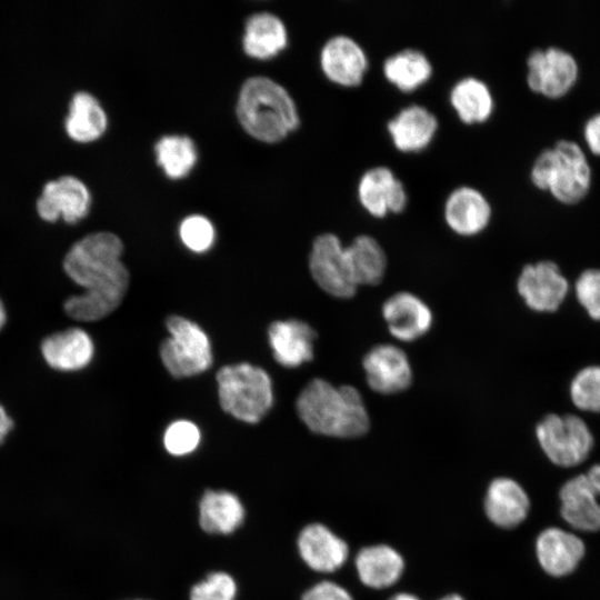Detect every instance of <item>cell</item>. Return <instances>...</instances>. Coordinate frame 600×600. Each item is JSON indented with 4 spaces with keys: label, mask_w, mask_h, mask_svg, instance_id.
<instances>
[{
    "label": "cell",
    "mask_w": 600,
    "mask_h": 600,
    "mask_svg": "<svg viewBox=\"0 0 600 600\" xmlns=\"http://www.w3.org/2000/svg\"><path fill=\"white\" fill-rule=\"evenodd\" d=\"M297 413L313 433L351 439L367 433L370 418L361 393L352 386H333L316 378L301 390Z\"/></svg>",
    "instance_id": "2"
},
{
    "label": "cell",
    "mask_w": 600,
    "mask_h": 600,
    "mask_svg": "<svg viewBox=\"0 0 600 600\" xmlns=\"http://www.w3.org/2000/svg\"><path fill=\"white\" fill-rule=\"evenodd\" d=\"M309 269L314 282L332 297L348 299L357 291L346 247L332 232H323L314 238L309 254Z\"/></svg>",
    "instance_id": "9"
},
{
    "label": "cell",
    "mask_w": 600,
    "mask_h": 600,
    "mask_svg": "<svg viewBox=\"0 0 600 600\" xmlns=\"http://www.w3.org/2000/svg\"><path fill=\"white\" fill-rule=\"evenodd\" d=\"M537 440L548 459L559 467L583 462L593 447V436L583 419L574 414L546 416L536 427Z\"/></svg>",
    "instance_id": "7"
},
{
    "label": "cell",
    "mask_w": 600,
    "mask_h": 600,
    "mask_svg": "<svg viewBox=\"0 0 600 600\" xmlns=\"http://www.w3.org/2000/svg\"><path fill=\"white\" fill-rule=\"evenodd\" d=\"M244 514L239 498L224 490H207L199 503V523L209 533H232L242 524Z\"/></svg>",
    "instance_id": "25"
},
{
    "label": "cell",
    "mask_w": 600,
    "mask_h": 600,
    "mask_svg": "<svg viewBox=\"0 0 600 600\" xmlns=\"http://www.w3.org/2000/svg\"><path fill=\"white\" fill-rule=\"evenodd\" d=\"M156 154L166 174L173 179L184 177L197 161L193 141L181 134L163 136L156 144Z\"/></svg>",
    "instance_id": "31"
},
{
    "label": "cell",
    "mask_w": 600,
    "mask_h": 600,
    "mask_svg": "<svg viewBox=\"0 0 600 600\" xmlns=\"http://www.w3.org/2000/svg\"><path fill=\"white\" fill-rule=\"evenodd\" d=\"M67 133L77 141L88 142L99 138L107 127V114L99 101L89 92L73 94L64 122Z\"/></svg>",
    "instance_id": "29"
},
{
    "label": "cell",
    "mask_w": 600,
    "mask_h": 600,
    "mask_svg": "<svg viewBox=\"0 0 600 600\" xmlns=\"http://www.w3.org/2000/svg\"><path fill=\"white\" fill-rule=\"evenodd\" d=\"M357 192L362 207L374 217L400 212L408 201L403 182L387 166L367 169L359 179Z\"/></svg>",
    "instance_id": "15"
},
{
    "label": "cell",
    "mask_w": 600,
    "mask_h": 600,
    "mask_svg": "<svg viewBox=\"0 0 600 600\" xmlns=\"http://www.w3.org/2000/svg\"><path fill=\"white\" fill-rule=\"evenodd\" d=\"M584 552V543L577 534L557 527L542 530L536 541L538 562L552 577L571 573Z\"/></svg>",
    "instance_id": "18"
},
{
    "label": "cell",
    "mask_w": 600,
    "mask_h": 600,
    "mask_svg": "<svg viewBox=\"0 0 600 600\" xmlns=\"http://www.w3.org/2000/svg\"><path fill=\"white\" fill-rule=\"evenodd\" d=\"M587 474L569 479L560 489V513L572 528L594 532L600 530V503Z\"/></svg>",
    "instance_id": "21"
},
{
    "label": "cell",
    "mask_w": 600,
    "mask_h": 600,
    "mask_svg": "<svg viewBox=\"0 0 600 600\" xmlns=\"http://www.w3.org/2000/svg\"><path fill=\"white\" fill-rule=\"evenodd\" d=\"M301 600H354L351 593L342 586L323 580L310 587Z\"/></svg>",
    "instance_id": "37"
},
{
    "label": "cell",
    "mask_w": 600,
    "mask_h": 600,
    "mask_svg": "<svg viewBox=\"0 0 600 600\" xmlns=\"http://www.w3.org/2000/svg\"><path fill=\"white\" fill-rule=\"evenodd\" d=\"M169 337L160 346V358L174 378H188L208 370L212 363L206 332L193 321L172 314L167 318Z\"/></svg>",
    "instance_id": "6"
},
{
    "label": "cell",
    "mask_w": 600,
    "mask_h": 600,
    "mask_svg": "<svg viewBox=\"0 0 600 600\" xmlns=\"http://www.w3.org/2000/svg\"><path fill=\"white\" fill-rule=\"evenodd\" d=\"M583 139L590 152L600 157V112L591 116L586 121Z\"/></svg>",
    "instance_id": "38"
},
{
    "label": "cell",
    "mask_w": 600,
    "mask_h": 600,
    "mask_svg": "<svg viewBox=\"0 0 600 600\" xmlns=\"http://www.w3.org/2000/svg\"><path fill=\"white\" fill-rule=\"evenodd\" d=\"M484 512L497 527L511 529L527 518L530 499L516 480L507 477L493 479L486 491Z\"/></svg>",
    "instance_id": "20"
},
{
    "label": "cell",
    "mask_w": 600,
    "mask_h": 600,
    "mask_svg": "<svg viewBox=\"0 0 600 600\" xmlns=\"http://www.w3.org/2000/svg\"><path fill=\"white\" fill-rule=\"evenodd\" d=\"M532 184L563 204L583 200L591 188V167L582 148L562 139L542 150L532 163Z\"/></svg>",
    "instance_id": "4"
},
{
    "label": "cell",
    "mask_w": 600,
    "mask_h": 600,
    "mask_svg": "<svg viewBox=\"0 0 600 600\" xmlns=\"http://www.w3.org/2000/svg\"><path fill=\"white\" fill-rule=\"evenodd\" d=\"M517 289L530 309L553 312L562 304L569 282L554 262L543 260L523 267Z\"/></svg>",
    "instance_id": "10"
},
{
    "label": "cell",
    "mask_w": 600,
    "mask_h": 600,
    "mask_svg": "<svg viewBox=\"0 0 600 600\" xmlns=\"http://www.w3.org/2000/svg\"><path fill=\"white\" fill-rule=\"evenodd\" d=\"M12 420L7 414L4 408L0 404V443L12 428Z\"/></svg>",
    "instance_id": "39"
},
{
    "label": "cell",
    "mask_w": 600,
    "mask_h": 600,
    "mask_svg": "<svg viewBox=\"0 0 600 600\" xmlns=\"http://www.w3.org/2000/svg\"><path fill=\"white\" fill-rule=\"evenodd\" d=\"M237 584L227 572L217 571L194 584L190 591V600H234Z\"/></svg>",
    "instance_id": "33"
},
{
    "label": "cell",
    "mask_w": 600,
    "mask_h": 600,
    "mask_svg": "<svg viewBox=\"0 0 600 600\" xmlns=\"http://www.w3.org/2000/svg\"><path fill=\"white\" fill-rule=\"evenodd\" d=\"M217 382L222 410L238 420L257 423L272 407V381L260 367L247 362L224 366Z\"/></svg>",
    "instance_id": "5"
},
{
    "label": "cell",
    "mask_w": 600,
    "mask_h": 600,
    "mask_svg": "<svg viewBox=\"0 0 600 600\" xmlns=\"http://www.w3.org/2000/svg\"><path fill=\"white\" fill-rule=\"evenodd\" d=\"M180 238L192 251L208 250L214 240V229L209 219L200 214L187 217L180 224Z\"/></svg>",
    "instance_id": "35"
},
{
    "label": "cell",
    "mask_w": 600,
    "mask_h": 600,
    "mask_svg": "<svg viewBox=\"0 0 600 600\" xmlns=\"http://www.w3.org/2000/svg\"><path fill=\"white\" fill-rule=\"evenodd\" d=\"M586 474L596 492L600 494V463L593 464Z\"/></svg>",
    "instance_id": "40"
},
{
    "label": "cell",
    "mask_w": 600,
    "mask_h": 600,
    "mask_svg": "<svg viewBox=\"0 0 600 600\" xmlns=\"http://www.w3.org/2000/svg\"><path fill=\"white\" fill-rule=\"evenodd\" d=\"M368 386L378 393L404 391L412 382V369L406 352L383 343L372 347L362 360Z\"/></svg>",
    "instance_id": "11"
},
{
    "label": "cell",
    "mask_w": 600,
    "mask_h": 600,
    "mask_svg": "<svg viewBox=\"0 0 600 600\" xmlns=\"http://www.w3.org/2000/svg\"><path fill=\"white\" fill-rule=\"evenodd\" d=\"M447 224L458 234L474 236L487 228L492 209L477 188L460 186L447 197L443 208Z\"/></svg>",
    "instance_id": "19"
},
{
    "label": "cell",
    "mask_w": 600,
    "mask_h": 600,
    "mask_svg": "<svg viewBox=\"0 0 600 600\" xmlns=\"http://www.w3.org/2000/svg\"><path fill=\"white\" fill-rule=\"evenodd\" d=\"M123 244L111 232H96L76 242L63 268L84 292L64 302L66 313L80 321H97L113 312L129 288V272L121 261Z\"/></svg>",
    "instance_id": "1"
},
{
    "label": "cell",
    "mask_w": 600,
    "mask_h": 600,
    "mask_svg": "<svg viewBox=\"0 0 600 600\" xmlns=\"http://www.w3.org/2000/svg\"><path fill=\"white\" fill-rule=\"evenodd\" d=\"M382 70L390 82L408 91L416 89L430 78L432 64L421 50L406 48L386 58Z\"/></svg>",
    "instance_id": "30"
},
{
    "label": "cell",
    "mask_w": 600,
    "mask_h": 600,
    "mask_svg": "<svg viewBox=\"0 0 600 600\" xmlns=\"http://www.w3.org/2000/svg\"><path fill=\"white\" fill-rule=\"evenodd\" d=\"M450 102L466 123L484 122L491 117L494 108L489 86L472 76L463 77L452 86Z\"/></svg>",
    "instance_id": "28"
},
{
    "label": "cell",
    "mask_w": 600,
    "mask_h": 600,
    "mask_svg": "<svg viewBox=\"0 0 600 600\" xmlns=\"http://www.w3.org/2000/svg\"><path fill=\"white\" fill-rule=\"evenodd\" d=\"M346 254L351 278L357 287L376 286L387 270V256L379 241L369 236L356 237L346 246Z\"/></svg>",
    "instance_id": "27"
},
{
    "label": "cell",
    "mask_w": 600,
    "mask_h": 600,
    "mask_svg": "<svg viewBox=\"0 0 600 600\" xmlns=\"http://www.w3.org/2000/svg\"><path fill=\"white\" fill-rule=\"evenodd\" d=\"M268 339L274 360L286 368H298L313 359L317 333L298 319L278 320L270 324Z\"/></svg>",
    "instance_id": "17"
},
{
    "label": "cell",
    "mask_w": 600,
    "mask_h": 600,
    "mask_svg": "<svg viewBox=\"0 0 600 600\" xmlns=\"http://www.w3.org/2000/svg\"><path fill=\"white\" fill-rule=\"evenodd\" d=\"M389 332L403 342L424 336L432 326L430 308L416 294L407 291L390 296L382 306Z\"/></svg>",
    "instance_id": "16"
},
{
    "label": "cell",
    "mask_w": 600,
    "mask_h": 600,
    "mask_svg": "<svg viewBox=\"0 0 600 600\" xmlns=\"http://www.w3.org/2000/svg\"><path fill=\"white\" fill-rule=\"evenodd\" d=\"M288 43L283 21L271 12H258L246 22L243 49L247 54L267 59L281 51Z\"/></svg>",
    "instance_id": "26"
},
{
    "label": "cell",
    "mask_w": 600,
    "mask_h": 600,
    "mask_svg": "<svg viewBox=\"0 0 600 600\" xmlns=\"http://www.w3.org/2000/svg\"><path fill=\"white\" fill-rule=\"evenodd\" d=\"M389 600H421V599L412 593L399 592L392 596Z\"/></svg>",
    "instance_id": "41"
},
{
    "label": "cell",
    "mask_w": 600,
    "mask_h": 600,
    "mask_svg": "<svg viewBox=\"0 0 600 600\" xmlns=\"http://www.w3.org/2000/svg\"><path fill=\"white\" fill-rule=\"evenodd\" d=\"M438 126L436 114L418 103L400 109L387 124L392 142L402 151H417L427 147Z\"/></svg>",
    "instance_id": "23"
},
{
    "label": "cell",
    "mask_w": 600,
    "mask_h": 600,
    "mask_svg": "<svg viewBox=\"0 0 600 600\" xmlns=\"http://www.w3.org/2000/svg\"><path fill=\"white\" fill-rule=\"evenodd\" d=\"M237 114L248 133L266 142L283 139L300 122L297 104L288 90L264 76L251 77L243 82Z\"/></svg>",
    "instance_id": "3"
},
{
    "label": "cell",
    "mask_w": 600,
    "mask_h": 600,
    "mask_svg": "<svg viewBox=\"0 0 600 600\" xmlns=\"http://www.w3.org/2000/svg\"><path fill=\"white\" fill-rule=\"evenodd\" d=\"M579 66L564 49H536L527 59V84L531 91L549 99L564 97L576 84Z\"/></svg>",
    "instance_id": "8"
},
{
    "label": "cell",
    "mask_w": 600,
    "mask_h": 600,
    "mask_svg": "<svg viewBox=\"0 0 600 600\" xmlns=\"http://www.w3.org/2000/svg\"><path fill=\"white\" fill-rule=\"evenodd\" d=\"M574 291L590 318L600 321V269H587L577 279Z\"/></svg>",
    "instance_id": "36"
},
{
    "label": "cell",
    "mask_w": 600,
    "mask_h": 600,
    "mask_svg": "<svg viewBox=\"0 0 600 600\" xmlns=\"http://www.w3.org/2000/svg\"><path fill=\"white\" fill-rule=\"evenodd\" d=\"M572 403L582 411L600 412V366L579 370L570 383Z\"/></svg>",
    "instance_id": "32"
},
{
    "label": "cell",
    "mask_w": 600,
    "mask_h": 600,
    "mask_svg": "<svg viewBox=\"0 0 600 600\" xmlns=\"http://www.w3.org/2000/svg\"><path fill=\"white\" fill-rule=\"evenodd\" d=\"M439 600H464L462 596L458 594V593H450V594H447L442 598H440Z\"/></svg>",
    "instance_id": "42"
},
{
    "label": "cell",
    "mask_w": 600,
    "mask_h": 600,
    "mask_svg": "<svg viewBox=\"0 0 600 600\" xmlns=\"http://www.w3.org/2000/svg\"><path fill=\"white\" fill-rule=\"evenodd\" d=\"M319 61L328 79L347 87L359 84L369 64L361 44L343 33L326 40L320 49Z\"/></svg>",
    "instance_id": "13"
},
{
    "label": "cell",
    "mask_w": 600,
    "mask_h": 600,
    "mask_svg": "<svg viewBox=\"0 0 600 600\" xmlns=\"http://www.w3.org/2000/svg\"><path fill=\"white\" fill-rule=\"evenodd\" d=\"M47 363L60 371L80 370L93 356V342L80 328H70L47 337L41 343Z\"/></svg>",
    "instance_id": "24"
},
{
    "label": "cell",
    "mask_w": 600,
    "mask_h": 600,
    "mask_svg": "<svg viewBox=\"0 0 600 600\" xmlns=\"http://www.w3.org/2000/svg\"><path fill=\"white\" fill-rule=\"evenodd\" d=\"M297 547L303 562L320 573L339 570L349 558L348 543L329 527L319 522L302 528Z\"/></svg>",
    "instance_id": "14"
},
{
    "label": "cell",
    "mask_w": 600,
    "mask_h": 600,
    "mask_svg": "<svg viewBox=\"0 0 600 600\" xmlns=\"http://www.w3.org/2000/svg\"><path fill=\"white\" fill-rule=\"evenodd\" d=\"M359 580L371 589H386L396 584L404 572L401 553L386 543L361 548L354 558Z\"/></svg>",
    "instance_id": "22"
},
{
    "label": "cell",
    "mask_w": 600,
    "mask_h": 600,
    "mask_svg": "<svg viewBox=\"0 0 600 600\" xmlns=\"http://www.w3.org/2000/svg\"><path fill=\"white\" fill-rule=\"evenodd\" d=\"M200 442V431L198 427L187 420L172 422L163 436L166 450L173 456H184L191 453Z\"/></svg>",
    "instance_id": "34"
},
{
    "label": "cell",
    "mask_w": 600,
    "mask_h": 600,
    "mask_svg": "<svg viewBox=\"0 0 600 600\" xmlns=\"http://www.w3.org/2000/svg\"><path fill=\"white\" fill-rule=\"evenodd\" d=\"M4 322H6V311H4L2 302L0 301V330L3 327Z\"/></svg>",
    "instance_id": "43"
},
{
    "label": "cell",
    "mask_w": 600,
    "mask_h": 600,
    "mask_svg": "<svg viewBox=\"0 0 600 600\" xmlns=\"http://www.w3.org/2000/svg\"><path fill=\"white\" fill-rule=\"evenodd\" d=\"M90 203V192L86 184L77 177L62 176L43 186L37 210L47 221L62 217L67 222L73 223L88 213Z\"/></svg>",
    "instance_id": "12"
}]
</instances>
